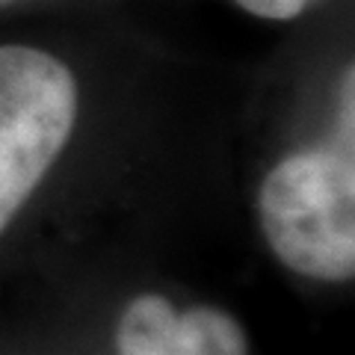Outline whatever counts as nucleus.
Wrapping results in <instances>:
<instances>
[{
	"label": "nucleus",
	"mask_w": 355,
	"mask_h": 355,
	"mask_svg": "<svg viewBox=\"0 0 355 355\" xmlns=\"http://www.w3.org/2000/svg\"><path fill=\"white\" fill-rule=\"evenodd\" d=\"M314 3V0H237V6H243L246 12L258 15V18H270V21H287L296 18L299 12Z\"/></svg>",
	"instance_id": "4"
},
{
	"label": "nucleus",
	"mask_w": 355,
	"mask_h": 355,
	"mask_svg": "<svg viewBox=\"0 0 355 355\" xmlns=\"http://www.w3.org/2000/svg\"><path fill=\"white\" fill-rule=\"evenodd\" d=\"M119 355H249L246 329L228 311L175 308L166 296L142 293L121 311Z\"/></svg>",
	"instance_id": "3"
},
{
	"label": "nucleus",
	"mask_w": 355,
	"mask_h": 355,
	"mask_svg": "<svg viewBox=\"0 0 355 355\" xmlns=\"http://www.w3.org/2000/svg\"><path fill=\"white\" fill-rule=\"evenodd\" d=\"M77 119L69 65L27 44H0V234L65 148Z\"/></svg>",
	"instance_id": "2"
},
{
	"label": "nucleus",
	"mask_w": 355,
	"mask_h": 355,
	"mask_svg": "<svg viewBox=\"0 0 355 355\" xmlns=\"http://www.w3.org/2000/svg\"><path fill=\"white\" fill-rule=\"evenodd\" d=\"M263 237L284 266L317 282L355 275L352 151L308 148L266 172L258 193Z\"/></svg>",
	"instance_id": "1"
}]
</instances>
